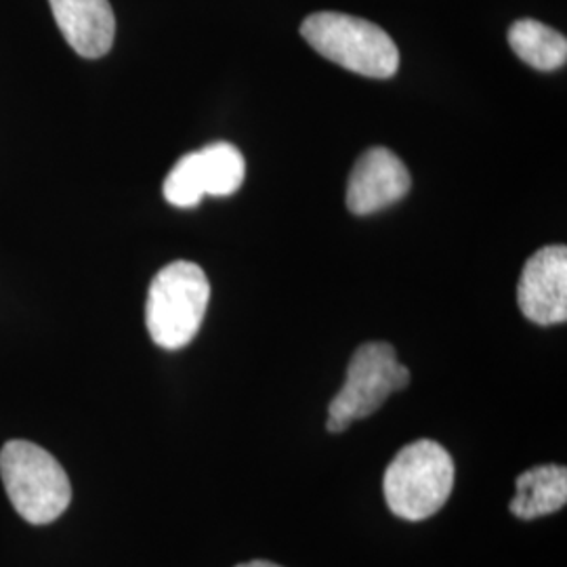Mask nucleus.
I'll return each instance as SVG.
<instances>
[{"mask_svg": "<svg viewBox=\"0 0 567 567\" xmlns=\"http://www.w3.org/2000/svg\"><path fill=\"white\" fill-rule=\"evenodd\" d=\"M0 477L11 505L28 524H53L72 503V486L60 461L32 442L11 440L2 446Z\"/></svg>", "mask_w": 567, "mask_h": 567, "instance_id": "obj_1", "label": "nucleus"}, {"mask_svg": "<svg viewBox=\"0 0 567 567\" xmlns=\"http://www.w3.org/2000/svg\"><path fill=\"white\" fill-rule=\"evenodd\" d=\"M210 301V282L200 265L175 261L150 284L145 324L152 341L177 351L196 339Z\"/></svg>", "mask_w": 567, "mask_h": 567, "instance_id": "obj_2", "label": "nucleus"}, {"mask_svg": "<svg viewBox=\"0 0 567 567\" xmlns=\"http://www.w3.org/2000/svg\"><path fill=\"white\" fill-rule=\"evenodd\" d=\"M301 34L322 58L365 79H391L400 68V51L377 23L322 11L303 21Z\"/></svg>", "mask_w": 567, "mask_h": 567, "instance_id": "obj_3", "label": "nucleus"}, {"mask_svg": "<svg viewBox=\"0 0 567 567\" xmlns=\"http://www.w3.org/2000/svg\"><path fill=\"white\" fill-rule=\"evenodd\" d=\"M454 487V461L433 440L402 447L386 466V507L405 522H423L444 507Z\"/></svg>", "mask_w": 567, "mask_h": 567, "instance_id": "obj_4", "label": "nucleus"}, {"mask_svg": "<svg viewBox=\"0 0 567 567\" xmlns=\"http://www.w3.org/2000/svg\"><path fill=\"white\" fill-rule=\"evenodd\" d=\"M410 385V370L398 362L389 343H364L355 349L344 385L328 405L330 433H343L351 423L368 419L391 398Z\"/></svg>", "mask_w": 567, "mask_h": 567, "instance_id": "obj_5", "label": "nucleus"}, {"mask_svg": "<svg viewBox=\"0 0 567 567\" xmlns=\"http://www.w3.org/2000/svg\"><path fill=\"white\" fill-rule=\"evenodd\" d=\"M517 303L529 322L564 324L567 320V248L553 244L527 259Z\"/></svg>", "mask_w": 567, "mask_h": 567, "instance_id": "obj_6", "label": "nucleus"}, {"mask_svg": "<svg viewBox=\"0 0 567 567\" xmlns=\"http://www.w3.org/2000/svg\"><path fill=\"white\" fill-rule=\"evenodd\" d=\"M405 164L386 147H372L355 163L347 183V208L358 215H374L400 203L410 192Z\"/></svg>", "mask_w": 567, "mask_h": 567, "instance_id": "obj_7", "label": "nucleus"}, {"mask_svg": "<svg viewBox=\"0 0 567 567\" xmlns=\"http://www.w3.org/2000/svg\"><path fill=\"white\" fill-rule=\"evenodd\" d=\"M63 39L86 60L103 58L116 37L110 0H49Z\"/></svg>", "mask_w": 567, "mask_h": 567, "instance_id": "obj_8", "label": "nucleus"}, {"mask_svg": "<svg viewBox=\"0 0 567 567\" xmlns=\"http://www.w3.org/2000/svg\"><path fill=\"white\" fill-rule=\"evenodd\" d=\"M517 494L511 513L519 519H538L557 513L567 503V468L561 465L534 466L515 482Z\"/></svg>", "mask_w": 567, "mask_h": 567, "instance_id": "obj_9", "label": "nucleus"}, {"mask_svg": "<svg viewBox=\"0 0 567 567\" xmlns=\"http://www.w3.org/2000/svg\"><path fill=\"white\" fill-rule=\"evenodd\" d=\"M508 44L515 55L534 70L553 72L566 65V37L540 21H515L508 30Z\"/></svg>", "mask_w": 567, "mask_h": 567, "instance_id": "obj_10", "label": "nucleus"}, {"mask_svg": "<svg viewBox=\"0 0 567 567\" xmlns=\"http://www.w3.org/2000/svg\"><path fill=\"white\" fill-rule=\"evenodd\" d=\"M200 179H203L206 196H231L244 183V156L236 145L217 142L206 145L196 152Z\"/></svg>", "mask_w": 567, "mask_h": 567, "instance_id": "obj_11", "label": "nucleus"}, {"mask_svg": "<svg viewBox=\"0 0 567 567\" xmlns=\"http://www.w3.org/2000/svg\"><path fill=\"white\" fill-rule=\"evenodd\" d=\"M236 567H282L276 566V564H271V561H250V564H240V566Z\"/></svg>", "mask_w": 567, "mask_h": 567, "instance_id": "obj_12", "label": "nucleus"}]
</instances>
